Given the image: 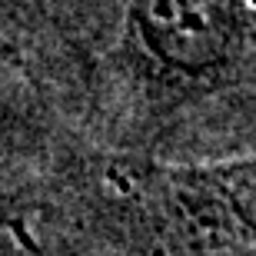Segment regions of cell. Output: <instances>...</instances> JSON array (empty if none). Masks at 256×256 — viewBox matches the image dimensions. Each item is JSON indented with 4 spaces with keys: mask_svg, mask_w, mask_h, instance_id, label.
<instances>
[{
    "mask_svg": "<svg viewBox=\"0 0 256 256\" xmlns=\"http://www.w3.org/2000/svg\"><path fill=\"white\" fill-rule=\"evenodd\" d=\"M140 27L170 64L210 66L233 44L236 0H140Z\"/></svg>",
    "mask_w": 256,
    "mask_h": 256,
    "instance_id": "cell-1",
    "label": "cell"
}]
</instances>
